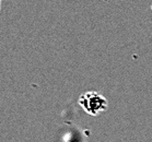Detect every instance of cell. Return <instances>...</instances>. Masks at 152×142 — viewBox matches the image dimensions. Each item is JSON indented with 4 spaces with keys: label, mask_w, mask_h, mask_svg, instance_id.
<instances>
[{
    "label": "cell",
    "mask_w": 152,
    "mask_h": 142,
    "mask_svg": "<svg viewBox=\"0 0 152 142\" xmlns=\"http://www.w3.org/2000/svg\"><path fill=\"white\" fill-rule=\"evenodd\" d=\"M0 10H1V0H0Z\"/></svg>",
    "instance_id": "obj_2"
},
{
    "label": "cell",
    "mask_w": 152,
    "mask_h": 142,
    "mask_svg": "<svg viewBox=\"0 0 152 142\" xmlns=\"http://www.w3.org/2000/svg\"><path fill=\"white\" fill-rule=\"evenodd\" d=\"M78 103L83 111L90 116H97L100 113L106 111L108 106L106 98L95 91H88L81 94Z\"/></svg>",
    "instance_id": "obj_1"
}]
</instances>
